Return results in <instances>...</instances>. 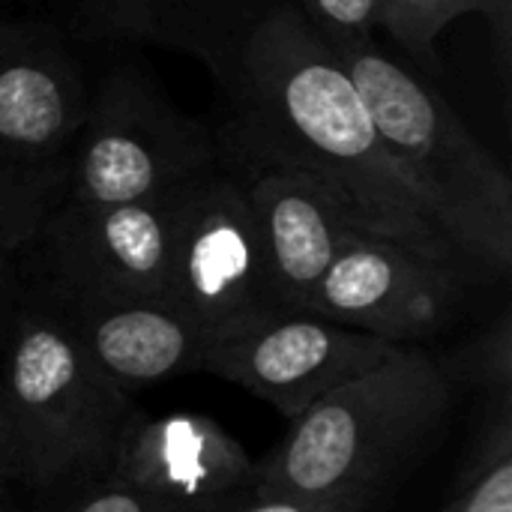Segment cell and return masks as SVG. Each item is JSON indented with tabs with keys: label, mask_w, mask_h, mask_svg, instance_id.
I'll use <instances>...</instances> for the list:
<instances>
[{
	"label": "cell",
	"mask_w": 512,
	"mask_h": 512,
	"mask_svg": "<svg viewBox=\"0 0 512 512\" xmlns=\"http://www.w3.org/2000/svg\"><path fill=\"white\" fill-rule=\"evenodd\" d=\"M222 93L231 123L330 183L360 231L471 267L393 168L339 54L288 3H261Z\"/></svg>",
	"instance_id": "cell-1"
},
{
	"label": "cell",
	"mask_w": 512,
	"mask_h": 512,
	"mask_svg": "<svg viewBox=\"0 0 512 512\" xmlns=\"http://www.w3.org/2000/svg\"><path fill=\"white\" fill-rule=\"evenodd\" d=\"M450 405L447 369L408 345L291 420L285 441L255 462V495L333 501L369 512L435 444Z\"/></svg>",
	"instance_id": "cell-2"
},
{
	"label": "cell",
	"mask_w": 512,
	"mask_h": 512,
	"mask_svg": "<svg viewBox=\"0 0 512 512\" xmlns=\"http://www.w3.org/2000/svg\"><path fill=\"white\" fill-rule=\"evenodd\" d=\"M354 78L381 147L441 237L477 270L512 267V183L447 99L375 42L336 51Z\"/></svg>",
	"instance_id": "cell-3"
},
{
	"label": "cell",
	"mask_w": 512,
	"mask_h": 512,
	"mask_svg": "<svg viewBox=\"0 0 512 512\" xmlns=\"http://www.w3.org/2000/svg\"><path fill=\"white\" fill-rule=\"evenodd\" d=\"M12 297L0 402L15 438L18 486L63 495L111 474L138 411L33 285L18 282Z\"/></svg>",
	"instance_id": "cell-4"
},
{
	"label": "cell",
	"mask_w": 512,
	"mask_h": 512,
	"mask_svg": "<svg viewBox=\"0 0 512 512\" xmlns=\"http://www.w3.org/2000/svg\"><path fill=\"white\" fill-rule=\"evenodd\" d=\"M219 165L216 135L180 111L135 63L90 87V108L66 153L63 201L117 207L162 195Z\"/></svg>",
	"instance_id": "cell-5"
},
{
	"label": "cell",
	"mask_w": 512,
	"mask_h": 512,
	"mask_svg": "<svg viewBox=\"0 0 512 512\" xmlns=\"http://www.w3.org/2000/svg\"><path fill=\"white\" fill-rule=\"evenodd\" d=\"M183 189L186 183L117 207L60 201L45 219L21 279L54 297L171 306V243Z\"/></svg>",
	"instance_id": "cell-6"
},
{
	"label": "cell",
	"mask_w": 512,
	"mask_h": 512,
	"mask_svg": "<svg viewBox=\"0 0 512 512\" xmlns=\"http://www.w3.org/2000/svg\"><path fill=\"white\" fill-rule=\"evenodd\" d=\"M216 147L219 162L246 192L267 282L279 309L309 315L315 288L330 261L348 234L360 231L348 204L318 174L273 153L231 120L216 135Z\"/></svg>",
	"instance_id": "cell-7"
},
{
	"label": "cell",
	"mask_w": 512,
	"mask_h": 512,
	"mask_svg": "<svg viewBox=\"0 0 512 512\" xmlns=\"http://www.w3.org/2000/svg\"><path fill=\"white\" fill-rule=\"evenodd\" d=\"M168 303L210 336L285 315L267 282L246 192L222 162L180 195Z\"/></svg>",
	"instance_id": "cell-8"
},
{
	"label": "cell",
	"mask_w": 512,
	"mask_h": 512,
	"mask_svg": "<svg viewBox=\"0 0 512 512\" xmlns=\"http://www.w3.org/2000/svg\"><path fill=\"white\" fill-rule=\"evenodd\" d=\"M468 273L474 270L465 264L351 231L321 276L309 315L408 348L456 318Z\"/></svg>",
	"instance_id": "cell-9"
},
{
	"label": "cell",
	"mask_w": 512,
	"mask_h": 512,
	"mask_svg": "<svg viewBox=\"0 0 512 512\" xmlns=\"http://www.w3.org/2000/svg\"><path fill=\"white\" fill-rule=\"evenodd\" d=\"M402 348L315 315L285 312L213 333L201 372L243 387L291 423L324 393L390 363Z\"/></svg>",
	"instance_id": "cell-10"
},
{
	"label": "cell",
	"mask_w": 512,
	"mask_h": 512,
	"mask_svg": "<svg viewBox=\"0 0 512 512\" xmlns=\"http://www.w3.org/2000/svg\"><path fill=\"white\" fill-rule=\"evenodd\" d=\"M90 108L72 39L48 21L0 15V162L57 168Z\"/></svg>",
	"instance_id": "cell-11"
},
{
	"label": "cell",
	"mask_w": 512,
	"mask_h": 512,
	"mask_svg": "<svg viewBox=\"0 0 512 512\" xmlns=\"http://www.w3.org/2000/svg\"><path fill=\"white\" fill-rule=\"evenodd\" d=\"M111 474L162 512H228L255 495V462L201 414H135Z\"/></svg>",
	"instance_id": "cell-12"
},
{
	"label": "cell",
	"mask_w": 512,
	"mask_h": 512,
	"mask_svg": "<svg viewBox=\"0 0 512 512\" xmlns=\"http://www.w3.org/2000/svg\"><path fill=\"white\" fill-rule=\"evenodd\" d=\"M33 288L57 309L93 366L120 390L132 393L174 375L201 372L210 333L177 309L144 300L54 297L39 285Z\"/></svg>",
	"instance_id": "cell-13"
},
{
	"label": "cell",
	"mask_w": 512,
	"mask_h": 512,
	"mask_svg": "<svg viewBox=\"0 0 512 512\" xmlns=\"http://www.w3.org/2000/svg\"><path fill=\"white\" fill-rule=\"evenodd\" d=\"M78 42H150L189 54L225 87L240 39L264 0H54Z\"/></svg>",
	"instance_id": "cell-14"
},
{
	"label": "cell",
	"mask_w": 512,
	"mask_h": 512,
	"mask_svg": "<svg viewBox=\"0 0 512 512\" xmlns=\"http://www.w3.org/2000/svg\"><path fill=\"white\" fill-rule=\"evenodd\" d=\"M63 174L66 165L30 168L0 162V294H15L45 219L63 201Z\"/></svg>",
	"instance_id": "cell-15"
},
{
	"label": "cell",
	"mask_w": 512,
	"mask_h": 512,
	"mask_svg": "<svg viewBox=\"0 0 512 512\" xmlns=\"http://www.w3.org/2000/svg\"><path fill=\"white\" fill-rule=\"evenodd\" d=\"M462 15H480V0H378L381 27L426 66H438L435 42Z\"/></svg>",
	"instance_id": "cell-16"
},
{
	"label": "cell",
	"mask_w": 512,
	"mask_h": 512,
	"mask_svg": "<svg viewBox=\"0 0 512 512\" xmlns=\"http://www.w3.org/2000/svg\"><path fill=\"white\" fill-rule=\"evenodd\" d=\"M288 3L333 51L375 42L381 27L378 0H282Z\"/></svg>",
	"instance_id": "cell-17"
},
{
	"label": "cell",
	"mask_w": 512,
	"mask_h": 512,
	"mask_svg": "<svg viewBox=\"0 0 512 512\" xmlns=\"http://www.w3.org/2000/svg\"><path fill=\"white\" fill-rule=\"evenodd\" d=\"M438 512H512V450L480 462L450 504Z\"/></svg>",
	"instance_id": "cell-18"
},
{
	"label": "cell",
	"mask_w": 512,
	"mask_h": 512,
	"mask_svg": "<svg viewBox=\"0 0 512 512\" xmlns=\"http://www.w3.org/2000/svg\"><path fill=\"white\" fill-rule=\"evenodd\" d=\"M57 512H162L147 495L117 474H108L96 483L75 486L63 492V507Z\"/></svg>",
	"instance_id": "cell-19"
},
{
	"label": "cell",
	"mask_w": 512,
	"mask_h": 512,
	"mask_svg": "<svg viewBox=\"0 0 512 512\" xmlns=\"http://www.w3.org/2000/svg\"><path fill=\"white\" fill-rule=\"evenodd\" d=\"M510 318L504 315L495 327V333L471 348V357H462V369L471 381L495 390L501 399H510Z\"/></svg>",
	"instance_id": "cell-20"
},
{
	"label": "cell",
	"mask_w": 512,
	"mask_h": 512,
	"mask_svg": "<svg viewBox=\"0 0 512 512\" xmlns=\"http://www.w3.org/2000/svg\"><path fill=\"white\" fill-rule=\"evenodd\" d=\"M228 512H363L348 504L333 501H303V498H285V495H252L240 507Z\"/></svg>",
	"instance_id": "cell-21"
},
{
	"label": "cell",
	"mask_w": 512,
	"mask_h": 512,
	"mask_svg": "<svg viewBox=\"0 0 512 512\" xmlns=\"http://www.w3.org/2000/svg\"><path fill=\"white\" fill-rule=\"evenodd\" d=\"M480 15L489 21L495 54H498L501 72L507 75L512 57V0H480Z\"/></svg>",
	"instance_id": "cell-22"
},
{
	"label": "cell",
	"mask_w": 512,
	"mask_h": 512,
	"mask_svg": "<svg viewBox=\"0 0 512 512\" xmlns=\"http://www.w3.org/2000/svg\"><path fill=\"white\" fill-rule=\"evenodd\" d=\"M0 477L9 486H18V453H15V438H12V426L3 411V402H0Z\"/></svg>",
	"instance_id": "cell-23"
},
{
	"label": "cell",
	"mask_w": 512,
	"mask_h": 512,
	"mask_svg": "<svg viewBox=\"0 0 512 512\" xmlns=\"http://www.w3.org/2000/svg\"><path fill=\"white\" fill-rule=\"evenodd\" d=\"M0 512H15V504H12V489L9 483L0 477Z\"/></svg>",
	"instance_id": "cell-24"
}]
</instances>
